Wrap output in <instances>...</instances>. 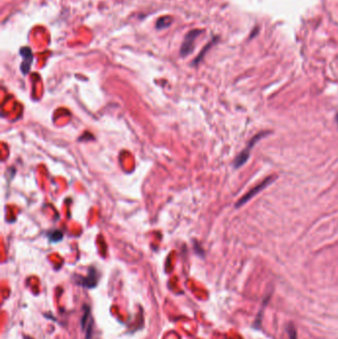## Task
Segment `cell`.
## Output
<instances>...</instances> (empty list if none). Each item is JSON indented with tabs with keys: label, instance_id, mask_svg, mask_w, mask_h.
<instances>
[{
	"label": "cell",
	"instance_id": "1",
	"mask_svg": "<svg viewBox=\"0 0 338 339\" xmlns=\"http://www.w3.org/2000/svg\"><path fill=\"white\" fill-rule=\"evenodd\" d=\"M270 133H271V132H260V133H258L257 135H255V136L250 140V142L248 143L246 149L243 150V151L236 157V159H235V161H234V166H235V168H240L241 166H243V165L248 161V159H249V157H250V152H251L253 146H254L261 138H263L264 136H267V135L270 134Z\"/></svg>",
	"mask_w": 338,
	"mask_h": 339
},
{
	"label": "cell",
	"instance_id": "2",
	"mask_svg": "<svg viewBox=\"0 0 338 339\" xmlns=\"http://www.w3.org/2000/svg\"><path fill=\"white\" fill-rule=\"evenodd\" d=\"M201 33H202V30H191L186 35L184 42L182 44V47H181V52H180L182 57L185 58L193 52L195 40Z\"/></svg>",
	"mask_w": 338,
	"mask_h": 339
},
{
	"label": "cell",
	"instance_id": "3",
	"mask_svg": "<svg viewBox=\"0 0 338 339\" xmlns=\"http://www.w3.org/2000/svg\"><path fill=\"white\" fill-rule=\"evenodd\" d=\"M275 180V177L271 176V177H268L266 178L264 181H262L261 183H259L257 186H255L253 188H251L243 197H241L238 202L236 203V207H239L243 204H245L246 202H248L251 198H253L256 194H258L261 190H263L266 187H268L273 181Z\"/></svg>",
	"mask_w": 338,
	"mask_h": 339
},
{
	"label": "cell",
	"instance_id": "4",
	"mask_svg": "<svg viewBox=\"0 0 338 339\" xmlns=\"http://www.w3.org/2000/svg\"><path fill=\"white\" fill-rule=\"evenodd\" d=\"M20 55L23 59L21 64V72L23 75H27L30 72L31 65L33 62V53L30 48L22 47L20 49Z\"/></svg>",
	"mask_w": 338,
	"mask_h": 339
},
{
	"label": "cell",
	"instance_id": "5",
	"mask_svg": "<svg viewBox=\"0 0 338 339\" xmlns=\"http://www.w3.org/2000/svg\"><path fill=\"white\" fill-rule=\"evenodd\" d=\"M82 286H85V287H88V288L96 286V271L95 270H93L92 268L89 269L88 277L83 279Z\"/></svg>",
	"mask_w": 338,
	"mask_h": 339
},
{
	"label": "cell",
	"instance_id": "6",
	"mask_svg": "<svg viewBox=\"0 0 338 339\" xmlns=\"http://www.w3.org/2000/svg\"><path fill=\"white\" fill-rule=\"evenodd\" d=\"M171 23H172V18L168 17V16H164L158 20L156 27H157V29L161 30V29H164V28H167L168 26H170Z\"/></svg>",
	"mask_w": 338,
	"mask_h": 339
},
{
	"label": "cell",
	"instance_id": "7",
	"mask_svg": "<svg viewBox=\"0 0 338 339\" xmlns=\"http://www.w3.org/2000/svg\"><path fill=\"white\" fill-rule=\"evenodd\" d=\"M49 238H50V240L52 242H58V241L62 240L63 233L61 231H59V230H55V231L49 233Z\"/></svg>",
	"mask_w": 338,
	"mask_h": 339
},
{
	"label": "cell",
	"instance_id": "8",
	"mask_svg": "<svg viewBox=\"0 0 338 339\" xmlns=\"http://www.w3.org/2000/svg\"><path fill=\"white\" fill-rule=\"evenodd\" d=\"M288 332H289L290 339H298L297 338V331H296V328L294 327L293 324H290L288 326Z\"/></svg>",
	"mask_w": 338,
	"mask_h": 339
},
{
	"label": "cell",
	"instance_id": "9",
	"mask_svg": "<svg viewBox=\"0 0 338 339\" xmlns=\"http://www.w3.org/2000/svg\"><path fill=\"white\" fill-rule=\"evenodd\" d=\"M213 42H214V41L210 42V43H209L207 46H205V48L203 49V51H201V53L198 55V57H197V58L194 60V62H193V65H196V64H197V63H198V62L201 60V58L204 56V53H205V52H206V51L209 49V47L212 45V43H213Z\"/></svg>",
	"mask_w": 338,
	"mask_h": 339
},
{
	"label": "cell",
	"instance_id": "10",
	"mask_svg": "<svg viewBox=\"0 0 338 339\" xmlns=\"http://www.w3.org/2000/svg\"><path fill=\"white\" fill-rule=\"evenodd\" d=\"M335 118H336V121H337V123H338V113L336 114V117H335Z\"/></svg>",
	"mask_w": 338,
	"mask_h": 339
}]
</instances>
